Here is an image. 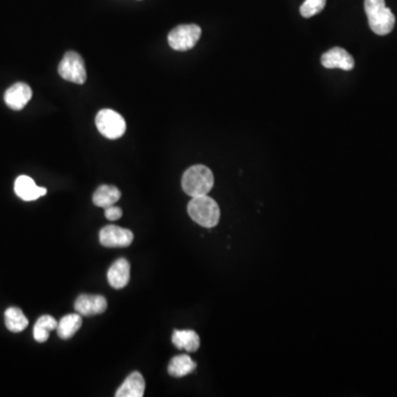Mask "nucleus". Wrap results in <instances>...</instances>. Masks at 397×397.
I'll list each match as a JSON object with an SVG mask.
<instances>
[{
    "label": "nucleus",
    "mask_w": 397,
    "mask_h": 397,
    "mask_svg": "<svg viewBox=\"0 0 397 397\" xmlns=\"http://www.w3.org/2000/svg\"><path fill=\"white\" fill-rule=\"evenodd\" d=\"M6 327L11 332H22L29 325L22 309L16 307H10L6 310L5 313Z\"/></svg>",
    "instance_id": "nucleus-19"
},
{
    "label": "nucleus",
    "mask_w": 397,
    "mask_h": 397,
    "mask_svg": "<svg viewBox=\"0 0 397 397\" xmlns=\"http://www.w3.org/2000/svg\"><path fill=\"white\" fill-rule=\"evenodd\" d=\"M75 308L81 316L101 315L107 309V300L101 295H81L75 300Z\"/></svg>",
    "instance_id": "nucleus-8"
},
{
    "label": "nucleus",
    "mask_w": 397,
    "mask_h": 397,
    "mask_svg": "<svg viewBox=\"0 0 397 397\" xmlns=\"http://www.w3.org/2000/svg\"><path fill=\"white\" fill-rule=\"evenodd\" d=\"M364 9L368 16V26L374 33L387 36L394 29V13L387 8L385 0H366Z\"/></svg>",
    "instance_id": "nucleus-2"
},
{
    "label": "nucleus",
    "mask_w": 397,
    "mask_h": 397,
    "mask_svg": "<svg viewBox=\"0 0 397 397\" xmlns=\"http://www.w3.org/2000/svg\"><path fill=\"white\" fill-rule=\"evenodd\" d=\"M96 127L104 137L118 139L126 132L124 117L113 109H102L95 117Z\"/></svg>",
    "instance_id": "nucleus-4"
},
{
    "label": "nucleus",
    "mask_w": 397,
    "mask_h": 397,
    "mask_svg": "<svg viewBox=\"0 0 397 397\" xmlns=\"http://www.w3.org/2000/svg\"><path fill=\"white\" fill-rule=\"evenodd\" d=\"M182 189L188 196H208L215 185V177L209 168L203 164H196L185 170L182 176Z\"/></svg>",
    "instance_id": "nucleus-1"
},
{
    "label": "nucleus",
    "mask_w": 397,
    "mask_h": 397,
    "mask_svg": "<svg viewBox=\"0 0 397 397\" xmlns=\"http://www.w3.org/2000/svg\"><path fill=\"white\" fill-rule=\"evenodd\" d=\"M327 0H306L300 7V13L304 18H311L321 13L326 7Z\"/></svg>",
    "instance_id": "nucleus-20"
},
{
    "label": "nucleus",
    "mask_w": 397,
    "mask_h": 397,
    "mask_svg": "<svg viewBox=\"0 0 397 397\" xmlns=\"http://www.w3.org/2000/svg\"><path fill=\"white\" fill-rule=\"evenodd\" d=\"M172 343L179 350L196 352L200 347V338L192 330H176L172 334Z\"/></svg>",
    "instance_id": "nucleus-15"
},
{
    "label": "nucleus",
    "mask_w": 397,
    "mask_h": 397,
    "mask_svg": "<svg viewBox=\"0 0 397 397\" xmlns=\"http://www.w3.org/2000/svg\"><path fill=\"white\" fill-rule=\"evenodd\" d=\"M122 196L120 191L114 187V185H101L96 189L95 192L93 194V203L96 207L109 208L114 205L119 198Z\"/></svg>",
    "instance_id": "nucleus-14"
},
{
    "label": "nucleus",
    "mask_w": 397,
    "mask_h": 397,
    "mask_svg": "<svg viewBox=\"0 0 397 397\" xmlns=\"http://www.w3.org/2000/svg\"><path fill=\"white\" fill-rule=\"evenodd\" d=\"M15 192L24 201H35L47 194V189L38 187L28 176H20L15 182Z\"/></svg>",
    "instance_id": "nucleus-11"
},
{
    "label": "nucleus",
    "mask_w": 397,
    "mask_h": 397,
    "mask_svg": "<svg viewBox=\"0 0 397 397\" xmlns=\"http://www.w3.org/2000/svg\"><path fill=\"white\" fill-rule=\"evenodd\" d=\"M56 327H58V321L52 316H41L33 328V338L36 341L43 343L49 339L51 331L56 330Z\"/></svg>",
    "instance_id": "nucleus-18"
},
{
    "label": "nucleus",
    "mask_w": 397,
    "mask_h": 397,
    "mask_svg": "<svg viewBox=\"0 0 397 397\" xmlns=\"http://www.w3.org/2000/svg\"><path fill=\"white\" fill-rule=\"evenodd\" d=\"M59 75L65 81L83 84L86 81V69L82 56L75 51H69L59 64Z\"/></svg>",
    "instance_id": "nucleus-5"
},
{
    "label": "nucleus",
    "mask_w": 397,
    "mask_h": 397,
    "mask_svg": "<svg viewBox=\"0 0 397 397\" xmlns=\"http://www.w3.org/2000/svg\"><path fill=\"white\" fill-rule=\"evenodd\" d=\"M145 380L139 372H132L117 389L116 397H143L145 393Z\"/></svg>",
    "instance_id": "nucleus-13"
},
{
    "label": "nucleus",
    "mask_w": 397,
    "mask_h": 397,
    "mask_svg": "<svg viewBox=\"0 0 397 397\" xmlns=\"http://www.w3.org/2000/svg\"><path fill=\"white\" fill-rule=\"evenodd\" d=\"M130 278V265L127 260L119 258L111 265L107 272V281L115 289H122L127 286Z\"/></svg>",
    "instance_id": "nucleus-12"
},
{
    "label": "nucleus",
    "mask_w": 397,
    "mask_h": 397,
    "mask_svg": "<svg viewBox=\"0 0 397 397\" xmlns=\"http://www.w3.org/2000/svg\"><path fill=\"white\" fill-rule=\"evenodd\" d=\"M134 241V234L127 228L107 225L100 232V242L105 247H127Z\"/></svg>",
    "instance_id": "nucleus-7"
},
{
    "label": "nucleus",
    "mask_w": 397,
    "mask_h": 397,
    "mask_svg": "<svg viewBox=\"0 0 397 397\" xmlns=\"http://www.w3.org/2000/svg\"><path fill=\"white\" fill-rule=\"evenodd\" d=\"M188 213L194 222L203 228H215L220 221L219 204L208 196L192 198L188 204Z\"/></svg>",
    "instance_id": "nucleus-3"
},
{
    "label": "nucleus",
    "mask_w": 397,
    "mask_h": 397,
    "mask_svg": "<svg viewBox=\"0 0 397 397\" xmlns=\"http://www.w3.org/2000/svg\"><path fill=\"white\" fill-rule=\"evenodd\" d=\"M201 37V28L196 24L176 26L168 36L170 47L176 51H188L194 48Z\"/></svg>",
    "instance_id": "nucleus-6"
},
{
    "label": "nucleus",
    "mask_w": 397,
    "mask_h": 397,
    "mask_svg": "<svg viewBox=\"0 0 397 397\" xmlns=\"http://www.w3.org/2000/svg\"><path fill=\"white\" fill-rule=\"evenodd\" d=\"M321 63L327 69H342L344 71H351L355 68V59L344 49L336 47L323 53L321 56Z\"/></svg>",
    "instance_id": "nucleus-9"
},
{
    "label": "nucleus",
    "mask_w": 397,
    "mask_h": 397,
    "mask_svg": "<svg viewBox=\"0 0 397 397\" xmlns=\"http://www.w3.org/2000/svg\"><path fill=\"white\" fill-rule=\"evenodd\" d=\"M105 217L107 220L117 221L123 217V211L120 208L111 205V207L105 208Z\"/></svg>",
    "instance_id": "nucleus-21"
},
{
    "label": "nucleus",
    "mask_w": 397,
    "mask_h": 397,
    "mask_svg": "<svg viewBox=\"0 0 397 397\" xmlns=\"http://www.w3.org/2000/svg\"><path fill=\"white\" fill-rule=\"evenodd\" d=\"M194 370H196V362L192 361L188 355H177V357H172L169 366H168L170 375L175 376V377L188 375Z\"/></svg>",
    "instance_id": "nucleus-17"
},
{
    "label": "nucleus",
    "mask_w": 397,
    "mask_h": 397,
    "mask_svg": "<svg viewBox=\"0 0 397 397\" xmlns=\"http://www.w3.org/2000/svg\"><path fill=\"white\" fill-rule=\"evenodd\" d=\"M81 326H82L81 315L79 313H70V315L64 316L61 320L59 321L56 332L61 339L68 340L77 334Z\"/></svg>",
    "instance_id": "nucleus-16"
},
{
    "label": "nucleus",
    "mask_w": 397,
    "mask_h": 397,
    "mask_svg": "<svg viewBox=\"0 0 397 397\" xmlns=\"http://www.w3.org/2000/svg\"><path fill=\"white\" fill-rule=\"evenodd\" d=\"M32 98V91L26 83L18 82L6 91L5 103L13 111H20Z\"/></svg>",
    "instance_id": "nucleus-10"
}]
</instances>
